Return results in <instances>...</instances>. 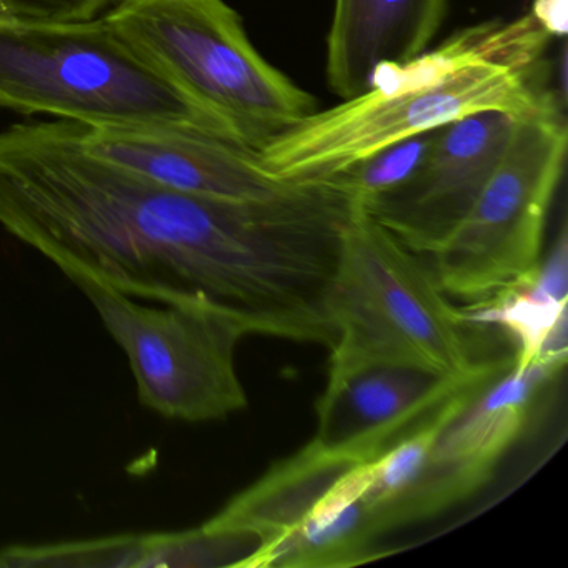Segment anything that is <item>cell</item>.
<instances>
[{"instance_id":"cell-1","label":"cell","mask_w":568,"mask_h":568,"mask_svg":"<svg viewBox=\"0 0 568 568\" xmlns=\"http://www.w3.org/2000/svg\"><path fill=\"white\" fill-rule=\"evenodd\" d=\"M0 227L61 268L152 304H201L252 334L291 332L331 261L314 197L185 194L89 151L74 122L0 131Z\"/></svg>"},{"instance_id":"cell-2","label":"cell","mask_w":568,"mask_h":568,"mask_svg":"<svg viewBox=\"0 0 568 568\" xmlns=\"http://www.w3.org/2000/svg\"><path fill=\"white\" fill-rule=\"evenodd\" d=\"M551 39L531 14L455 32L434 51L381 65L364 94L312 112L264 145L258 164L282 181H324L395 142L481 112L565 114L567 102L548 85Z\"/></svg>"},{"instance_id":"cell-3","label":"cell","mask_w":568,"mask_h":568,"mask_svg":"<svg viewBox=\"0 0 568 568\" xmlns=\"http://www.w3.org/2000/svg\"><path fill=\"white\" fill-rule=\"evenodd\" d=\"M328 312L337 331L328 374L382 364L464 381L514 362L481 355L484 327L452 304L425 255L362 204L345 232Z\"/></svg>"},{"instance_id":"cell-4","label":"cell","mask_w":568,"mask_h":568,"mask_svg":"<svg viewBox=\"0 0 568 568\" xmlns=\"http://www.w3.org/2000/svg\"><path fill=\"white\" fill-rule=\"evenodd\" d=\"M0 109L91 128L178 125L241 144L135 54L105 16L51 21L0 14Z\"/></svg>"},{"instance_id":"cell-5","label":"cell","mask_w":568,"mask_h":568,"mask_svg":"<svg viewBox=\"0 0 568 568\" xmlns=\"http://www.w3.org/2000/svg\"><path fill=\"white\" fill-rule=\"evenodd\" d=\"M105 18L135 54L251 151L317 111V99L254 48L225 0H122Z\"/></svg>"},{"instance_id":"cell-6","label":"cell","mask_w":568,"mask_h":568,"mask_svg":"<svg viewBox=\"0 0 568 568\" xmlns=\"http://www.w3.org/2000/svg\"><path fill=\"white\" fill-rule=\"evenodd\" d=\"M128 355L138 398L172 420L214 422L247 407L237 348L251 328L214 305H145L94 278L65 274Z\"/></svg>"},{"instance_id":"cell-7","label":"cell","mask_w":568,"mask_h":568,"mask_svg":"<svg viewBox=\"0 0 568 568\" xmlns=\"http://www.w3.org/2000/svg\"><path fill=\"white\" fill-rule=\"evenodd\" d=\"M567 115L520 119L464 221L430 255L448 297L484 304L534 275L567 159Z\"/></svg>"},{"instance_id":"cell-8","label":"cell","mask_w":568,"mask_h":568,"mask_svg":"<svg viewBox=\"0 0 568 568\" xmlns=\"http://www.w3.org/2000/svg\"><path fill=\"white\" fill-rule=\"evenodd\" d=\"M567 358L511 362L481 385L442 427L427 468L398 511L397 527L434 517L490 481Z\"/></svg>"},{"instance_id":"cell-9","label":"cell","mask_w":568,"mask_h":568,"mask_svg":"<svg viewBox=\"0 0 568 568\" xmlns=\"http://www.w3.org/2000/svg\"><path fill=\"white\" fill-rule=\"evenodd\" d=\"M518 121L481 112L444 125L417 174L362 207L405 247L430 257L477 201Z\"/></svg>"},{"instance_id":"cell-10","label":"cell","mask_w":568,"mask_h":568,"mask_svg":"<svg viewBox=\"0 0 568 568\" xmlns=\"http://www.w3.org/2000/svg\"><path fill=\"white\" fill-rule=\"evenodd\" d=\"M501 371L464 381L400 365L331 372L315 408L317 430L311 442L332 454L371 460L432 420L455 395Z\"/></svg>"},{"instance_id":"cell-11","label":"cell","mask_w":568,"mask_h":568,"mask_svg":"<svg viewBox=\"0 0 568 568\" xmlns=\"http://www.w3.org/2000/svg\"><path fill=\"white\" fill-rule=\"evenodd\" d=\"M99 158L185 194L229 201L275 197L297 182L282 181L258 164L257 152L178 125L75 124Z\"/></svg>"},{"instance_id":"cell-12","label":"cell","mask_w":568,"mask_h":568,"mask_svg":"<svg viewBox=\"0 0 568 568\" xmlns=\"http://www.w3.org/2000/svg\"><path fill=\"white\" fill-rule=\"evenodd\" d=\"M448 0H335L327 39V81L342 99L371 88L384 64L427 51L444 22Z\"/></svg>"},{"instance_id":"cell-13","label":"cell","mask_w":568,"mask_h":568,"mask_svg":"<svg viewBox=\"0 0 568 568\" xmlns=\"http://www.w3.org/2000/svg\"><path fill=\"white\" fill-rule=\"evenodd\" d=\"M567 225L528 281L484 304L465 305L468 321L484 328H500L515 345L514 361L528 364L538 357H568Z\"/></svg>"},{"instance_id":"cell-14","label":"cell","mask_w":568,"mask_h":568,"mask_svg":"<svg viewBox=\"0 0 568 568\" xmlns=\"http://www.w3.org/2000/svg\"><path fill=\"white\" fill-rule=\"evenodd\" d=\"M257 541L205 527L55 544L59 567H242Z\"/></svg>"},{"instance_id":"cell-15","label":"cell","mask_w":568,"mask_h":568,"mask_svg":"<svg viewBox=\"0 0 568 568\" xmlns=\"http://www.w3.org/2000/svg\"><path fill=\"white\" fill-rule=\"evenodd\" d=\"M438 131L440 129L395 142L334 175V179L351 191L361 204L394 191L410 181L427 161L437 142Z\"/></svg>"},{"instance_id":"cell-16","label":"cell","mask_w":568,"mask_h":568,"mask_svg":"<svg viewBox=\"0 0 568 568\" xmlns=\"http://www.w3.org/2000/svg\"><path fill=\"white\" fill-rule=\"evenodd\" d=\"M122 0H0V14L16 18L84 21L102 18Z\"/></svg>"},{"instance_id":"cell-17","label":"cell","mask_w":568,"mask_h":568,"mask_svg":"<svg viewBox=\"0 0 568 568\" xmlns=\"http://www.w3.org/2000/svg\"><path fill=\"white\" fill-rule=\"evenodd\" d=\"M530 14L551 38L567 34V0H535Z\"/></svg>"}]
</instances>
